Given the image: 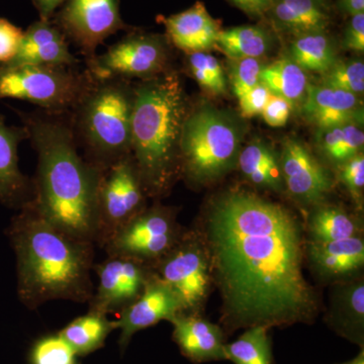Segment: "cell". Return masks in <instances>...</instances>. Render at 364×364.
<instances>
[{"label":"cell","instance_id":"obj_1","mask_svg":"<svg viewBox=\"0 0 364 364\" xmlns=\"http://www.w3.org/2000/svg\"><path fill=\"white\" fill-rule=\"evenodd\" d=\"M205 227L231 324L269 328L312 318L317 301L304 277L303 236L293 213L248 191H230L210 205Z\"/></svg>","mask_w":364,"mask_h":364},{"label":"cell","instance_id":"obj_2","mask_svg":"<svg viewBox=\"0 0 364 364\" xmlns=\"http://www.w3.org/2000/svg\"><path fill=\"white\" fill-rule=\"evenodd\" d=\"M38 155L32 205L66 233L95 244L102 169L78 149L69 114L16 112Z\"/></svg>","mask_w":364,"mask_h":364},{"label":"cell","instance_id":"obj_3","mask_svg":"<svg viewBox=\"0 0 364 364\" xmlns=\"http://www.w3.org/2000/svg\"><path fill=\"white\" fill-rule=\"evenodd\" d=\"M16 259V291L21 303L37 309L55 299L86 303L92 298L93 245L53 225L32 202L7 227Z\"/></svg>","mask_w":364,"mask_h":364},{"label":"cell","instance_id":"obj_4","mask_svg":"<svg viewBox=\"0 0 364 364\" xmlns=\"http://www.w3.org/2000/svg\"><path fill=\"white\" fill-rule=\"evenodd\" d=\"M188 111L176 71L135 86L131 153L148 196H164L181 176L179 143Z\"/></svg>","mask_w":364,"mask_h":364},{"label":"cell","instance_id":"obj_5","mask_svg":"<svg viewBox=\"0 0 364 364\" xmlns=\"http://www.w3.org/2000/svg\"><path fill=\"white\" fill-rule=\"evenodd\" d=\"M135 86L124 79H95L69 112L72 132L82 156L105 169L131 154V123Z\"/></svg>","mask_w":364,"mask_h":364},{"label":"cell","instance_id":"obj_6","mask_svg":"<svg viewBox=\"0 0 364 364\" xmlns=\"http://www.w3.org/2000/svg\"><path fill=\"white\" fill-rule=\"evenodd\" d=\"M242 129L231 114L210 107L188 111L179 143L181 174L198 184L214 182L236 166Z\"/></svg>","mask_w":364,"mask_h":364},{"label":"cell","instance_id":"obj_7","mask_svg":"<svg viewBox=\"0 0 364 364\" xmlns=\"http://www.w3.org/2000/svg\"><path fill=\"white\" fill-rule=\"evenodd\" d=\"M93 77L75 67L0 65V98L25 100L51 114H69Z\"/></svg>","mask_w":364,"mask_h":364},{"label":"cell","instance_id":"obj_8","mask_svg":"<svg viewBox=\"0 0 364 364\" xmlns=\"http://www.w3.org/2000/svg\"><path fill=\"white\" fill-rule=\"evenodd\" d=\"M168 44L166 36L132 31L102 54L85 59L86 70L95 79L157 77L172 71Z\"/></svg>","mask_w":364,"mask_h":364},{"label":"cell","instance_id":"obj_9","mask_svg":"<svg viewBox=\"0 0 364 364\" xmlns=\"http://www.w3.org/2000/svg\"><path fill=\"white\" fill-rule=\"evenodd\" d=\"M147 191L133 155L102 169L97 198V238L104 247L114 234L145 210Z\"/></svg>","mask_w":364,"mask_h":364},{"label":"cell","instance_id":"obj_10","mask_svg":"<svg viewBox=\"0 0 364 364\" xmlns=\"http://www.w3.org/2000/svg\"><path fill=\"white\" fill-rule=\"evenodd\" d=\"M151 269L178 296L184 313L196 312L203 306L212 270L208 249L198 236L182 235L176 245Z\"/></svg>","mask_w":364,"mask_h":364},{"label":"cell","instance_id":"obj_11","mask_svg":"<svg viewBox=\"0 0 364 364\" xmlns=\"http://www.w3.org/2000/svg\"><path fill=\"white\" fill-rule=\"evenodd\" d=\"M170 208H145L124 225L104 246L107 255L133 258L152 267L176 245L182 237Z\"/></svg>","mask_w":364,"mask_h":364},{"label":"cell","instance_id":"obj_12","mask_svg":"<svg viewBox=\"0 0 364 364\" xmlns=\"http://www.w3.org/2000/svg\"><path fill=\"white\" fill-rule=\"evenodd\" d=\"M51 21L85 59L107 38L130 28L122 18L119 0H67Z\"/></svg>","mask_w":364,"mask_h":364},{"label":"cell","instance_id":"obj_13","mask_svg":"<svg viewBox=\"0 0 364 364\" xmlns=\"http://www.w3.org/2000/svg\"><path fill=\"white\" fill-rule=\"evenodd\" d=\"M98 284L90 299V311L107 314L122 312L142 294L151 275V267L133 258L107 255L93 265Z\"/></svg>","mask_w":364,"mask_h":364},{"label":"cell","instance_id":"obj_14","mask_svg":"<svg viewBox=\"0 0 364 364\" xmlns=\"http://www.w3.org/2000/svg\"><path fill=\"white\" fill-rule=\"evenodd\" d=\"M279 161L284 186L289 195L299 202L318 203L331 191V176L299 141H284Z\"/></svg>","mask_w":364,"mask_h":364},{"label":"cell","instance_id":"obj_15","mask_svg":"<svg viewBox=\"0 0 364 364\" xmlns=\"http://www.w3.org/2000/svg\"><path fill=\"white\" fill-rule=\"evenodd\" d=\"M152 270V269H151ZM184 313L181 299L166 284L151 272L142 294L130 306L119 312L116 329L121 330V344L124 346L135 333L159 323L170 321Z\"/></svg>","mask_w":364,"mask_h":364},{"label":"cell","instance_id":"obj_16","mask_svg":"<svg viewBox=\"0 0 364 364\" xmlns=\"http://www.w3.org/2000/svg\"><path fill=\"white\" fill-rule=\"evenodd\" d=\"M26 139L23 127L7 126L0 114V203L16 210L32 202L33 196V181L18 165V147Z\"/></svg>","mask_w":364,"mask_h":364},{"label":"cell","instance_id":"obj_17","mask_svg":"<svg viewBox=\"0 0 364 364\" xmlns=\"http://www.w3.org/2000/svg\"><path fill=\"white\" fill-rule=\"evenodd\" d=\"M80 61L69 50L63 33L50 21H33L23 31L16 56L7 65L76 67Z\"/></svg>","mask_w":364,"mask_h":364},{"label":"cell","instance_id":"obj_18","mask_svg":"<svg viewBox=\"0 0 364 364\" xmlns=\"http://www.w3.org/2000/svg\"><path fill=\"white\" fill-rule=\"evenodd\" d=\"M304 116L320 130L363 119L359 97L327 85H308L301 104Z\"/></svg>","mask_w":364,"mask_h":364},{"label":"cell","instance_id":"obj_19","mask_svg":"<svg viewBox=\"0 0 364 364\" xmlns=\"http://www.w3.org/2000/svg\"><path fill=\"white\" fill-rule=\"evenodd\" d=\"M162 23L170 44L186 55L207 52L215 46L221 31L219 21L208 14L200 1L181 13L162 18Z\"/></svg>","mask_w":364,"mask_h":364},{"label":"cell","instance_id":"obj_20","mask_svg":"<svg viewBox=\"0 0 364 364\" xmlns=\"http://www.w3.org/2000/svg\"><path fill=\"white\" fill-rule=\"evenodd\" d=\"M327 0H273L267 16L273 28L296 36L328 31L331 16Z\"/></svg>","mask_w":364,"mask_h":364},{"label":"cell","instance_id":"obj_21","mask_svg":"<svg viewBox=\"0 0 364 364\" xmlns=\"http://www.w3.org/2000/svg\"><path fill=\"white\" fill-rule=\"evenodd\" d=\"M182 352L198 361L226 359L223 333L218 326L196 316L181 313L169 321Z\"/></svg>","mask_w":364,"mask_h":364},{"label":"cell","instance_id":"obj_22","mask_svg":"<svg viewBox=\"0 0 364 364\" xmlns=\"http://www.w3.org/2000/svg\"><path fill=\"white\" fill-rule=\"evenodd\" d=\"M306 253L323 277H345L363 267L364 243L360 235L337 241H310Z\"/></svg>","mask_w":364,"mask_h":364},{"label":"cell","instance_id":"obj_23","mask_svg":"<svg viewBox=\"0 0 364 364\" xmlns=\"http://www.w3.org/2000/svg\"><path fill=\"white\" fill-rule=\"evenodd\" d=\"M237 164L254 186L273 191L284 188L279 157L267 144L260 141L248 144L239 153Z\"/></svg>","mask_w":364,"mask_h":364},{"label":"cell","instance_id":"obj_24","mask_svg":"<svg viewBox=\"0 0 364 364\" xmlns=\"http://www.w3.org/2000/svg\"><path fill=\"white\" fill-rule=\"evenodd\" d=\"M259 81L272 95L284 98L293 109L303 104L309 85L305 70L291 58L279 59L263 66Z\"/></svg>","mask_w":364,"mask_h":364},{"label":"cell","instance_id":"obj_25","mask_svg":"<svg viewBox=\"0 0 364 364\" xmlns=\"http://www.w3.org/2000/svg\"><path fill=\"white\" fill-rule=\"evenodd\" d=\"M272 33L264 26H240L220 31L215 46L230 59L260 58L272 48Z\"/></svg>","mask_w":364,"mask_h":364},{"label":"cell","instance_id":"obj_26","mask_svg":"<svg viewBox=\"0 0 364 364\" xmlns=\"http://www.w3.org/2000/svg\"><path fill=\"white\" fill-rule=\"evenodd\" d=\"M116 329L114 321H109L105 314L88 311L72 321L59 334L70 345L77 355L97 350L112 330Z\"/></svg>","mask_w":364,"mask_h":364},{"label":"cell","instance_id":"obj_27","mask_svg":"<svg viewBox=\"0 0 364 364\" xmlns=\"http://www.w3.org/2000/svg\"><path fill=\"white\" fill-rule=\"evenodd\" d=\"M289 53L291 58L305 71L324 74L336 62L334 43L327 31L296 36Z\"/></svg>","mask_w":364,"mask_h":364},{"label":"cell","instance_id":"obj_28","mask_svg":"<svg viewBox=\"0 0 364 364\" xmlns=\"http://www.w3.org/2000/svg\"><path fill=\"white\" fill-rule=\"evenodd\" d=\"M360 225L352 215L334 205L316 208L309 219L311 241L330 242L360 235Z\"/></svg>","mask_w":364,"mask_h":364},{"label":"cell","instance_id":"obj_29","mask_svg":"<svg viewBox=\"0 0 364 364\" xmlns=\"http://www.w3.org/2000/svg\"><path fill=\"white\" fill-rule=\"evenodd\" d=\"M363 143V131L355 123L322 129L318 134V144L323 154L340 166L360 153Z\"/></svg>","mask_w":364,"mask_h":364},{"label":"cell","instance_id":"obj_30","mask_svg":"<svg viewBox=\"0 0 364 364\" xmlns=\"http://www.w3.org/2000/svg\"><path fill=\"white\" fill-rule=\"evenodd\" d=\"M268 327L254 326L236 341L224 346L226 359L235 364H272Z\"/></svg>","mask_w":364,"mask_h":364},{"label":"cell","instance_id":"obj_31","mask_svg":"<svg viewBox=\"0 0 364 364\" xmlns=\"http://www.w3.org/2000/svg\"><path fill=\"white\" fill-rule=\"evenodd\" d=\"M333 318L337 327L351 335L363 332L364 318V286L363 282L340 289L334 299Z\"/></svg>","mask_w":364,"mask_h":364},{"label":"cell","instance_id":"obj_32","mask_svg":"<svg viewBox=\"0 0 364 364\" xmlns=\"http://www.w3.org/2000/svg\"><path fill=\"white\" fill-rule=\"evenodd\" d=\"M188 67L200 87L213 95H225L227 79L221 64L207 52H196L188 55Z\"/></svg>","mask_w":364,"mask_h":364},{"label":"cell","instance_id":"obj_33","mask_svg":"<svg viewBox=\"0 0 364 364\" xmlns=\"http://www.w3.org/2000/svg\"><path fill=\"white\" fill-rule=\"evenodd\" d=\"M322 85L347 91L352 95H363L364 64L361 60L336 61L323 74Z\"/></svg>","mask_w":364,"mask_h":364},{"label":"cell","instance_id":"obj_34","mask_svg":"<svg viewBox=\"0 0 364 364\" xmlns=\"http://www.w3.org/2000/svg\"><path fill=\"white\" fill-rule=\"evenodd\" d=\"M76 352L59 333L41 339L31 354L33 364H76Z\"/></svg>","mask_w":364,"mask_h":364},{"label":"cell","instance_id":"obj_35","mask_svg":"<svg viewBox=\"0 0 364 364\" xmlns=\"http://www.w3.org/2000/svg\"><path fill=\"white\" fill-rule=\"evenodd\" d=\"M230 64L232 87L239 100L260 82V72L264 65L258 58L231 59Z\"/></svg>","mask_w":364,"mask_h":364},{"label":"cell","instance_id":"obj_36","mask_svg":"<svg viewBox=\"0 0 364 364\" xmlns=\"http://www.w3.org/2000/svg\"><path fill=\"white\" fill-rule=\"evenodd\" d=\"M340 179L348 189L356 203H363L364 188V156L363 153H358L348 161L343 163L340 169Z\"/></svg>","mask_w":364,"mask_h":364},{"label":"cell","instance_id":"obj_37","mask_svg":"<svg viewBox=\"0 0 364 364\" xmlns=\"http://www.w3.org/2000/svg\"><path fill=\"white\" fill-rule=\"evenodd\" d=\"M23 36L21 28L6 18H0V65L9 63L16 56Z\"/></svg>","mask_w":364,"mask_h":364},{"label":"cell","instance_id":"obj_38","mask_svg":"<svg viewBox=\"0 0 364 364\" xmlns=\"http://www.w3.org/2000/svg\"><path fill=\"white\" fill-rule=\"evenodd\" d=\"M272 97V93L267 86L258 83L252 90L239 98L241 114L244 117H253L262 114L265 105Z\"/></svg>","mask_w":364,"mask_h":364},{"label":"cell","instance_id":"obj_39","mask_svg":"<svg viewBox=\"0 0 364 364\" xmlns=\"http://www.w3.org/2000/svg\"><path fill=\"white\" fill-rule=\"evenodd\" d=\"M291 109L293 107L286 100L272 95L261 116L263 117L265 123L270 127L279 128L284 127L289 121Z\"/></svg>","mask_w":364,"mask_h":364},{"label":"cell","instance_id":"obj_40","mask_svg":"<svg viewBox=\"0 0 364 364\" xmlns=\"http://www.w3.org/2000/svg\"><path fill=\"white\" fill-rule=\"evenodd\" d=\"M343 46L351 51H364V14L350 16L345 26Z\"/></svg>","mask_w":364,"mask_h":364},{"label":"cell","instance_id":"obj_41","mask_svg":"<svg viewBox=\"0 0 364 364\" xmlns=\"http://www.w3.org/2000/svg\"><path fill=\"white\" fill-rule=\"evenodd\" d=\"M235 6L251 18H264L273 0H230Z\"/></svg>","mask_w":364,"mask_h":364},{"label":"cell","instance_id":"obj_42","mask_svg":"<svg viewBox=\"0 0 364 364\" xmlns=\"http://www.w3.org/2000/svg\"><path fill=\"white\" fill-rule=\"evenodd\" d=\"M67 0H32L33 6L39 14L40 20L50 21L55 13Z\"/></svg>","mask_w":364,"mask_h":364},{"label":"cell","instance_id":"obj_43","mask_svg":"<svg viewBox=\"0 0 364 364\" xmlns=\"http://www.w3.org/2000/svg\"><path fill=\"white\" fill-rule=\"evenodd\" d=\"M337 7L345 16H356L364 14V0H338Z\"/></svg>","mask_w":364,"mask_h":364},{"label":"cell","instance_id":"obj_44","mask_svg":"<svg viewBox=\"0 0 364 364\" xmlns=\"http://www.w3.org/2000/svg\"><path fill=\"white\" fill-rule=\"evenodd\" d=\"M345 364H364L363 353L359 354L358 358L353 359V360L350 361V363H347Z\"/></svg>","mask_w":364,"mask_h":364}]
</instances>
